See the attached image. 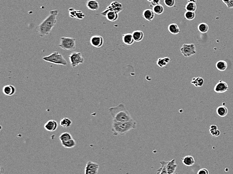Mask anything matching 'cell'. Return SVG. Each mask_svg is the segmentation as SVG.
Wrapping results in <instances>:
<instances>
[{
	"mask_svg": "<svg viewBox=\"0 0 233 174\" xmlns=\"http://www.w3.org/2000/svg\"><path fill=\"white\" fill-rule=\"evenodd\" d=\"M58 14L57 10H53L42 22L36 27L39 36L43 37L50 33L57 22V16Z\"/></svg>",
	"mask_w": 233,
	"mask_h": 174,
	"instance_id": "6da1fadb",
	"label": "cell"
},
{
	"mask_svg": "<svg viewBox=\"0 0 233 174\" xmlns=\"http://www.w3.org/2000/svg\"><path fill=\"white\" fill-rule=\"evenodd\" d=\"M109 112L114 121L126 122L132 120L133 118L123 103L116 106L112 107L109 109Z\"/></svg>",
	"mask_w": 233,
	"mask_h": 174,
	"instance_id": "7a4b0ae2",
	"label": "cell"
},
{
	"mask_svg": "<svg viewBox=\"0 0 233 174\" xmlns=\"http://www.w3.org/2000/svg\"><path fill=\"white\" fill-rule=\"evenodd\" d=\"M137 122L134 119L126 122H112V131L114 136H123L132 129L136 128Z\"/></svg>",
	"mask_w": 233,
	"mask_h": 174,
	"instance_id": "3957f363",
	"label": "cell"
},
{
	"mask_svg": "<svg viewBox=\"0 0 233 174\" xmlns=\"http://www.w3.org/2000/svg\"><path fill=\"white\" fill-rule=\"evenodd\" d=\"M43 60L48 63H51L53 64H58V65H67V62L64 59L62 54L55 51L50 55L44 56L42 58Z\"/></svg>",
	"mask_w": 233,
	"mask_h": 174,
	"instance_id": "277c9868",
	"label": "cell"
},
{
	"mask_svg": "<svg viewBox=\"0 0 233 174\" xmlns=\"http://www.w3.org/2000/svg\"><path fill=\"white\" fill-rule=\"evenodd\" d=\"M58 46L64 50H73L76 47V39L72 37H61Z\"/></svg>",
	"mask_w": 233,
	"mask_h": 174,
	"instance_id": "5b68a950",
	"label": "cell"
},
{
	"mask_svg": "<svg viewBox=\"0 0 233 174\" xmlns=\"http://www.w3.org/2000/svg\"><path fill=\"white\" fill-rule=\"evenodd\" d=\"M68 58L71 67L72 68H76L80 64H82L85 60L82 53L77 51L72 52L68 56Z\"/></svg>",
	"mask_w": 233,
	"mask_h": 174,
	"instance_id": "8992f818",
	"label": "cell"
},
{
	"mask_svg": "<svg viewBox=\"0 0 233 174\" xmlns=\"http://www.w3.org/2000/svg\"><path fill=\"white\" fill-rule=\"evenodd\" d=\"M180 50L183 56L186 58L192 56L196 53V45L193 44H184Z\"/></svg>",
	"mask_w": 233,
	"mask_h": 174,
	"instance_id": "52a82bcc",
	"label": "cell"
},
{
	"mask_svg": "<svg viewBox=\"0 0 233 174\" xmlns=\"http://www.w3.org/2000/svg\"><path fill=\"white\" fill-rule=\"evenodd\" d=\"M99 165L93 161H87L85 169V174H97L99 171Z\"/></svg>",
	"mask_w": 233,
	"mask_h": 174,
	"instance_id": "ba28073f",
	"label": "cell"
},
{
	"mask_svg": "<svg viewBox=\"0 0 233 174\" xmlns=\"http://www.w3.org/2000/svg\"><path fill=\"white\" fill-rule=\"evenodd\" d=\"M104 38L100 35H94L90 39V44L94 48H100L104 44Z\"/></svg>",
	"mask_w": 233,
	"mask_h": 174,
	"instance_id": "9c48e42d",
	"label": "cell"
},
{
	"mask_svg": "<svg viewBox=\"0 0 233 174\" xmlns=\"http://www.w3.org/2000/svg\"><path fill=\"white\" fill-rule=\"evenodd\" d=\"M229 86L226 82L220 80L214 87V91L216 93H224L228 91Z\"/></svg>",
	"mask_w": 233,
	"mask_h": 174,
	"instance_id": "30bf717a",
	"label": "cell"
},
{
	"mask_svg": "<svg viewBox=\"0 0 233 174\" xmlns=\"http://www.w3.org/2000/svg\"><path fill=\"white\" fill-rule=\"evenodd\" d=\"M123 5L121 3L118 1H114L112 2L105 10L106 11L115 12L119 14L123 10Z\"/></svg>",
	"mask_w": 233,
	"mask_h": 174,
	"instance_id": "8fae6325",
	"label": "cell"
},
{
	"mask_svg": "<svg viewBox=\"0 0 233 174\" xmlns=\"http://www.w3.org/2000/svg\"><path fill=\"white\" fill-rule=\"evenodd\" d=\"M102 15L106 17L107 19L111 22H115L119 18V14L115 12L106 11L104 10L101 13Z\"/></svg>",
	"mask_w": 233,
	"mask_h": 174,
	"instance_id": "7c38bea8",
	"label": "cell"
},
{
	"mask_svg": "<svg viewBox=\"0 0 233 174\" xmlns=\"http://www.w3.org/2000/svg\"><path fill=\"white\" fill-rule=\"evenodd\" d=\"M58 126V125L57 121L53 119H51L48 121L47 122H46V123L44 125V127L45 130L49 132H54L57 130Z\"/></svg>",
	"mask_w": 233,
	"mask_h": 174,
	"instance_id": "4fadbf2b",
	"label": "cell"
},
{
	"mask_svg": "<svg viewBox=\"0 0 233 174\" xmlns=\"http://www.w3.org/2000/svg\"><path fill=\"white\" fill-rule=\"evenodd\" d=\"M177 167L176 159H172L171 161H167L166 168L168 174H174Z\"/></svg>",
	"mask_w": 233,
	"mask_h": 174,
	"instance_id": "5bb4252c",
	"label": "cell"
},
{
	"mask_svg": "<svg viewBox=\"0 0 233 174\" xmlns=\"http://www.w3.org/2000/svg\"><path fill=\"white\" fill-rule=\"evenodd\" d=\"M16 91L15 87L12 84H7L3 88V93L6 96H13L15 94Z\"/></svg>",
	"mask_w": 233,
	"mask_h": 174,
	"instance_id": "9a60e30c",
	"label": "cell"
},
{
	"mask_svg": "<svg viewBox=\"0 0 233 174\" xmlns=\"http://www.w3.org/2000/svg\"><path fill=\"white\" fill-rule=\"evenodd\" d=\"M122 41L124 44L127 45H132L135 42L133 34L130 33L122 35Z\"/></svg>",
	"mask_w": 233,
	"mask_h": 174,
	"instance_id": "2e32d148",
	"label": "cell"
},
{
	"mask_svg": "<svg viewBox=\"0 0 233 174\" xmlns=\"http://www.w3.org/2000/svg\"><path fill=\"white\" fill-rule=\"evenodd\" d=\"M142 16L145 20L151 22L155 17V13L154 12L153 10L151 9H146L143 12Z\"/></svg>",
	"mask_w": 233,
	"mask_h": 174,
	"instance_id": "e0dca14e",
	"label": "cell"
},
{
	"mask_svg": "<svg viewBox=\"0 0 233 174\" xmlns=\"http://www.w3.org/2000/svg\"><path fill=\"white\" fill-rule=\"evenodd\" d=\"M86 5L90 10L97 11L100 8L99 3L96 0H87Z\"/></svg>",
	"mask_w": 233,
	"mask_h": 174,
	"instance_id": "ac0fdd59",
	"label": "cell"
},
{
	"mask_svg": "<svg viewBox=\"0 0 233 174\" xmlns=\"http://www.w3.org/2000/svg\"><path fill=\"white\" fill-rule=\"evenodd\" d=\"M182 163L186 166H191L194 165L195 160L194 157L191 156H186L181 159Z\"/></svg>",
	"mask_w": 233,
	"mask_h": 174,
	"instance_id": "d6986e66",
	"label": "cell"
},
{
	"mask_svg": "<svg viewBox=\"0 0 233 174\" xmlns=\"http://www.w3.org/2000/svg\"><path fill=\"white\" fill-rule=\"evenodd\" d=\"M216 111V113L219 116L221 117H224L226 116L227 114H228L229 110L225 106L221 105V106H220L217 108Z\"/></svg>",
	"mask_w": 233,
	"mask_h": 174,
	"instance_id": "ffe728a7",
	"label": "cell"
},
{
	"mask_svg": "<svg viewBox=\"0 0 233 174\" xmlns=\"http://www.w3.org/2000/svg\"><path fill=\"white\" fill-rule=\"evenodd\" d=\"M168 29L172 34L177 35L181 32V30L178 25L176 23H171L168 25Z\"/></svg>",
	"mask_w": 233,
	"mask_h": 174,
	"instance_id": "44dd1931",
	"label": "cell"
},
{
	"mask_svg": "<svg viewBox=\"0 0 233 174\" xmlns=\"http://www.w3.org/2000/svg\"><path fill=\"white\" fill-rule=\"evenodd\" d=\"M171 62V59L169 57H165V58H160L158 59L156 62L157 65L159 66L160 68H164L166 67V65L169 64Z\"/></svg>",
	"mask_w": 233,
	"mask_h": 174,
	"instance_id": "7402d4cb",
	"label": "cell"
},
{
	"mask_svg": "<svg viewBox=\"0 0 233 174\" xmlns=\"http://www.w3.org/2000/svg\"><path fill=\"white\" fill-rule=\"evenodd\" d=\"M132 34H133L135 41L136 42H140V41H142L144 37V32L139 30L134 31Z\"/></svg>",
	"mask_w": 233,
	"mask_h": 174,
	"instance_id": "603a6c76",
	"label": "cell"
},
{
	"mask_svg": "<svg viewBox=\"0 0 233 174\" xmlns=\"http://www.w3.org/2000/svg\"><path fill=\"white\" fill-rule=\"evenodd\" d=\"M204 79L201 77H195L193 78L192 81H191V83L193 84L195 87H201L204 84Z\"/></svg>",
	"mask_w": 233,
	"mask_h": 174,
	"instance_id": "cb8c5ba5",
	"label": "cell"
},
{
	"mask_svg": "<svg viewBox=\"0 0 233 174\" xmlns=\"http://www.w3.org/2000/svg\"><path fill=\"white\" fill-rule=\"evenodd\" d=\"M216 66L217 69L221 72H223L227 69L228 68V64H227V62L225 60H221L216 62Z\"/></svg>",
	"mask_w": 233,
	"mask_h": 174,
	"instance_id": "d4e9b609",
	"label": "cell"
},
{
	"mask_svg": "<svg viewBox=\"0 0 233 174\" xmlns=\"http://www.w3.org/2000/svg\"><path fill=\"white\" fill-rule=\"evenodd\" d=\"M62 146L66 149H72L73 147H75L77 145L76 141L73 138H72L69 141H67L66 142L61 143Z\"/></svg>",
	"mask_w": 233,
	"mask_h": 174,
	"instance_id": "484cf974",
	"label": "cell"
},
{
	"mask_svg": "<svg viewBox=\"0 0 233 174\" xmlns=\"http://www.w3.org/2000/svg\"><path fill=\"white\" fill-rule=\"evenodd\" d=\"M159 163L161 165V167L157 171L156 174H168L166 168L167 161H161Z\"/></svg>",
	"mask_w": 233,
	"mask_h": 174,
	"instance_id": "4316f807",
	"label": "cell"
},
{
	"mask_svg": "<svg viewBox=\"0 0 233 174\" xmlns=\"http://www.w3.org/2000/svg\"><path fill=\"white\" fill-rule=\"evenodd\" d=\"M72 138H72V136L71 133L67 132H63V133H62L59 137V139L61 143L66 142L67 141L71 140Z\"/></svg>",
	"mask_w": 233,
	"mask_h": 174,
	"instance_id": "83f0119b",
	"label": "cell"
},
{
	"mask_svg": "<svg viewBox=\"0 0 233 174\" xmlns=\"http://www.w3.org/2000/svg\"><path fill=\"white\" fill-rule=\"evenodd\" d=\"M72 122L71 120V119L67 117L62 118L60 121V126L64 128L69 127L72 125Z\"/></svg>",
	"mask_w": 233,
	"mask_h": 174,
	"instance_id": "f1b7e54d",
	"label": "cell"
},
{
	"mask_svg": "<svg viewBox=\"0 0 233 174\" xmlns=\"http://www.w3.org/2000/svg\"><path fill=\"white\" fill-rule=\"evenodd\" d=\"M210 131L211 135L214 136H219L221 134L220 131L218 129V126L216 125H211L210 128Z\"/></svg>",
	"mask_w": 233,
	"mask_h": 174,
	"instance_id": "f546056e",
	"label": "cell"
},
{
	"mask_svg": "<svg viewBox=\"0 0 233 174\" xmlns=\"http://www.w3.org/2000/svg\"><path fill=\"white\" fill-rule=\"evenodd\" d=\"M209 26L206 23H201L198 26V30L201 33H206L209 31Z\"/></svg>",
	"mask_w": 233,
	"mask_h": 174,
	"instance_id": "4dcf8cb0",
	"label": "cell"
},
{
	"mask_svg": "<svg viewBox=\"0 0 233 174\" xmlns=\"http://www.w3.org/2000/svg\"><path fill=\"white\" fill-rule=\"evenodd\" d=\"M153 10L155 14H156L157 15H161L164 12V7L162 5L159 4V5L153 7Z\"/></svg>",
	"mask_w": 233,
	"mask_h": 174,
	"instance_id": "1f68e13d",
	"label": "cell"
},
{
	"mask_svg": "<svg viewBox=\"0 0 233 174\" xmlns=\"http://www.w3.org/2000/svg\"><path fill=\"white\" fill-rule=\"evenodd\" d=\"M186 10L187 11L195 12L197 9L196 3H188L185 7Z\"/></svg>",
	"mask_w": 233,
	"mask_h": 174,
	"instance_id": "d6a6232c",
	"label": "cell"
},
{
	"mask_svg": "<svg viewBox=\"0 0 233 174\" xmlns=\"http://www.w3.org/2000/svg\"><path fill=\"white\" fill-rule=\"evenodd\" d=\"M185 17L187 20L191 21L195 19L196 17V13L195 12L187 11L185 13Z\"/></svg>",
	"mask_w": 233,
	"mask_h": 174,
	"instance_id": "836d02e7",
	"label": "cell"
},
{
	"mask_svg": "<svg viewBox=\"0 0 233 174\" xmlns=\"http://www.w3.org/2000/svg\"><path fill=\"white\" fill-rule=\"evenodd\" d=\"M165 5L169 8L173 7L176 4V0H164Z\"/></svg>",
	"mask_w": 233,
	"mask_h": 174,
	"instance_id": "e575fe53",
	"label": "cell"
},
{
	"mask_svg": "<svg viewBox=\"0 0 233 174\" xmlns=\"http://www.w3.org/2000/svg\"><path fill=\"white\" fill-rule=\"evenodd\" d=\"M85 17V15L83 14V12L82 11L77 10V11H76V19H83Z\"/></svg>",
	"mask_w": 233,
	"mask_h": 174,
	"instance_id": "d590c367",
	"label": "cell"
},
{
	"mask_svg": "<svg viewBox=\"0 0 233 174\" xmlns=\"http://www.w3.org/2000/svg\"><path fill=\"white\" fill-rule=\"evenodd\" d=\"M69 16L72 18H75L76 19V11L77 10L73 8H69Z\"/></svg>",
	"mask_w": 233,
	"mask_h": 174,
	"instance_id": "8d00e7d4",
	"label": "cell"
},
{
	"mask_svg": "<svg viewBox=\"0 0 233 174\" xmlns=\"http://www.w3.org/2000/svg\"><path fill=\"white\" fill-rule=\"evenodd\" d=\"M197 174H209V171L206 169H201L198 171Z\"/></svg>",
	"mask_w": 233,
	"mask_h": 174,
	"instance_id": "74e56055",
	"label": "cell"
},
{
	"mask_svg": "<svg viewBox=\"0 0 233 174\" xmlns=\"http://www.w3.org/2000/svg\"><path fill=\"white\" fill-rule=\"evenodd\" d=\"M160 2H161V0H152L151 2V5L153 7H154L155 6L159 5Z\"/></svg>",
	"mask_w": 233,
	"mask_h": 174,
	"instance_id": "f35d334b",
	"label": "cell"
},
{
	"mask_svg": "<svg viewBox=\"0 0 233 174\" xmlns=\"http://www.w3.org/2000/svg\"><path fill=\"white\" fill-rule=\"evenodd\" d=\"M227 7L229 9L233 8V0H230V1L226 5Z\"/></svg>",
	"mask_w": 233,
	"mask_h": 174,
	"instance_id": "ab89813d",
	"label": "cell"
},
{
	"mask_svg": "<svg viewBox=\"0 0 233 174\" xmlns=\"http://www.w3.org/2000/svg\"><path fill=\"white\" fill-rule=\"evenodd\" d=\"M197 0H187L188 3H196Z\"/></svg>",
	"mask_w": 233,
	"mask_h": 174,
	"instance_id": "60d3db41",
	"label": "cell"
},
{
	"mask_svg": "<svg viewBox=\"0 0 233 174\" xmlns=\"http://www.w3.org/2000/svg\"><path fill=\"white\" fill-rule=\"evenodd\" d=\"M222 1H223V3H224L225 4L227 5L230 1V0H222Z\"/></svg>",
	"mask_w": 233,
	"mask_h": 174,
	"instance_id": "b9f144b4",
	"label": "cell"
},
{
	"mask_svg": "<svg viewBox=\"0 0 233 174\" xmlns=\"http://www.w3.org/2000/svg\"><path fill=\"white\" fill-rule=\"evenodd\" d=\"M147 1L150 2H151L152 1V0H147Z\"/></svg>",
	"mask_w": 233,
	"mask_h": 174,
	"instance_id": "7bdbcfd3",
	"label": "cell"
},
{
	"mask_svg": "<svg viewBox=\"0 0 233 174\" xmlns=\"http://www.w3.org/2000/svg\"><path fill=\"white\" fill-rule=\"evenodd\" d=\"M177 174V173H175V174Z\"/></svg>",
	"mask_w": 233,
	"mask_h": 174,
	"instance_id": "ee69618b",
	"label": "cell"
}]
</instances>
